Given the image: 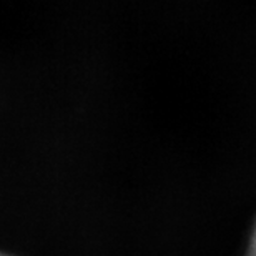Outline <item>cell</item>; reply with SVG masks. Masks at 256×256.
Here are the masks:
<instances>
[{"instance_id": "6da1fadb", "label": "cell", "mask_w": 256, "mask_h": 256, "mask_svg": "<svg viewBox=\"0 0 256 256\" xmlns=\"http://www.w3.org/2000/svg\"><path fill=\"white\" fill-rule=\"evenodd\" d=\"M243 256H256V218H254V222L252 224V230H250L246 248H244Z\"/></svg>"}, {"instance_id": "7a4b0ae2", "label": "cell", "mask_w": 256, "mask_h": 256, "mask_svg": "<svg viewBox=\"0 0 256 256\" xmlns=\"http://www.w3.org/2000/svg\"><path fill=\"white\" fill-rule=\"evenodd\" d=\"M0 256H14V254H8V253H0Z\"/></svg>"}]
</instances>
